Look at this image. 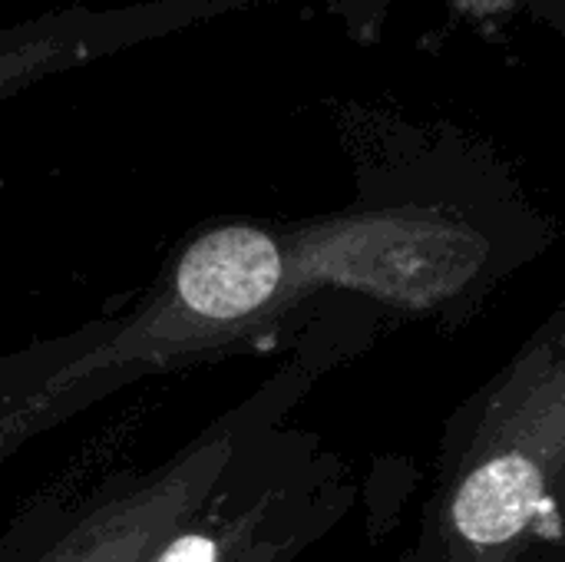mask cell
Instances as JSON below:
<instances>
[{
	"mask_svg": "<svg viewBox=\"0 0 565 562\" xmlns=\"http://www.w3.org/2000/svg\"><path fill=\"white\" fill-rule=\"evenodd\" d=\"M298 391L295 371L268 381L156 467L106 477L76 500L30 510L0 543V562H149L281 421Z\"/></svg>",
	"mask_w": 565,
	"mask_h": 562,
	"instance_id": "3",
	"label": "cell"
},
{
	"mask_svg": "<svg viewBox=\"0 0 565 562\" xmlns=\"http://www.w3.org/2000/svg\"><path fill=\"white\" fill-rule=\"evenodd\" d=\"M397 0H331V13L341 20L344 33L361 43V46H374L381 43L391 10Z\"/></svg>",
	"mask_w": 565,
	"mask_h": 562,
	"instance_id": "6",
	"label": "cell"
},
{
	"mask_svg": "<svg viewBox=\"0 0 565 562\" xmlns=\"http://www.w3.org/2000/svg\"><path fill=\"white\" fill-rule=\"evenodd\" d=\"M563 474L559 311L447 424L411 562H526L543 540L559 543Z\"/></svg>",
	"mask_w": 565,
	"mask_h": 562,
	"instance_id": "2",
	"label": "cell"
},
{
	"mask_svg": "<svg viewBox=\"0 0 565 562\" xmlns=\"http://www.w3.org/2000/svg\"><path fill=\"white\" fill-rule=\"evenodd\" d=\"M553 562H559V553H556V556H553Z\"/></svg>",
	"mask_w": 565,
	"mask_h": 562,
	"instance_id": "8",
	"label": "cell"
},
{
	"mask_svg": "<svg viewBox=\"0 0 565 562\" xmlns=\"http://www.w3.org/2000/svg\"><path fill=\"white\" fill-rule=\"evenodd\" d=\"M265 3L271 0H132L119 7H60L17 20L0 26V103L103 56Z\"/></svg>",
	"mask_w": 565,
	"mask_h": 562,
	"instance_id": "5",
	"label": "cell"
},
{
	"mask_svg": "<svg viewBox=\"0 0 565 562\" xmlns=\"http://www.w3.org/2000/svg\"><path fill=\"white\" fill-rule=\"evenodd\" d=\"M513 189L457 132L414 139L361 179L354 205L305 222H218L109 321L0 364V460L129 381L255 338L311 295L430 311L487 282Z\"/></svg>",
	"mask_w": 565,
	"mask_h": 562,
	"instance_id": "1",
	"label": "cell"
},
{
	"mask_svg": "<svg viewBox=\"0 0 565 562\" xmlns=\"http://www.w3.org/2000/svg\"><path fill=\"white\" fill-rule=\"evenodd\" d=\"M344 510L338 464L275 424L149 562H291Z\"/></svg>",
	"mask_w": 565,
	"mask_h": 562,
	"instance_id": "4",
	"label": "cell"
},
{
	"mask_svg": "<svg viewBox=\"0 0 565 562\" xmlns=\"http://www.w3.org/2000/svg\"><path fill=\"white\" fill-rule=\"evenodd\" d=\"M553 3H559V7H565V0H553Z\"/></svg>",
	"mask_w": 565,
	"mask_h": 562,
	"instance_id": "7",
	"label": "cell"
}]
</instances>
